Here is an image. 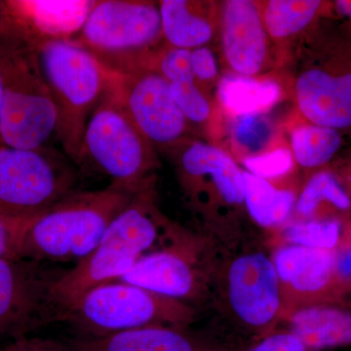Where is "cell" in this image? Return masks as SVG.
Here are the masks:
<instances>
[{
	"instance_id": "1",
	"label": "cell",
	"mask_w": 351,
	"mask_h": 351,
	"mask_svg": "<svg viewBox=\"0 0 351 351\" xmlns=\"http://www.w3.org/2000/svg\"><path fill=\"white\" fill-rule=\"evenodd\" d=\"M158 223L151 179L110 223L91 254L53 284L49 294L52 322L88 291L119 280L149 253L158 239Z\"/></svg>"
},
{
	"instance_id": "2",
	"label": "cell",
	"mask_w": 351,
	"mask_h": 351,
	"mask_svg": "<svg viewBox=\"0 0 351 351\" xmlns=\"http://www.w3.org/2000/svg\"><path fill=\"white\" fill-rule=\"evenodd\" d=\"M138 189L112 182L98 191L71 193L27 223L18 258L46 263L80 262L96 248Z\"/></svg>"
},
{
	"instance_id": "3",
	"label": "cell",
	"mask_w": 351,
	"mask_h": 351,
	"mask_svg": "<svg viewBox=\"0 0 351 351\" xmlns=\"http://www.w3.org/2000/svg\"><path fill=\"white\" fill-rule=\"evenodd\" d=\"M36 52L57 112L56 137L80 166L88 121L114 73L75 39L41 43Z\"/></svg>"
},
{
	"instance_id": "4",
	"label": "cell",
	"mask_w": 351,
	"mask_h": 351,
	"mask_svg": "<svg viewBox=\"0 0 351 351\" xmlns=\"http://www.w3.org/2000/svg\"><path fill=\"white\" fill-rule=\"evenodd\" d=\"M297 53L293 93L308 123L351 127V40L309 29Z\"/></svg>"
},
{
	"instance_id": "5",
	"label": "cell",
	"mask_w": 351,
	"mask_h": 351,
	"mask_svg": "<svg viewBox=\"0 0 351 351\" xmlns=\"http://www.w3.org/2000/svg\"><path fill=\"white\" fill-rule=\"evenodd\" d=\"M3 104L0 142L32 149L56 135L57 112L34 47L21 41L0 43Z\"/></svg>"
},
{
	"instance_id": "6",
	"label": "cell",
	"mask_w": 351,
	"mask_h": 351,
	"mask_svg": "<svg viewBox=\"0 0 351 351\" xmlns=\"http://www.w3.org/2000/svg\"><path fill=\"white\" fill-rule=\"evenodd\" d=\"M75 40L117 75L144 69L165 45L158 2L97 1Z\"/></svg>"
},
{
	"instance_id": "7",
	"label": "cell",
	"mask_w": 351,
	"mask_h": 351,
	"mask_svg": "<svg viewBox=\"0 0 351 351\" xmlns=\"http://www.w3.org/2000/svg\"><path fill=\"white\" fill-rule=\"evenodd\" d=\"M85 161L110 177L113 184L134 189L152 179L158 164L156 147L126 110L117 73L88 121L80 166Z\"/></svg>"
},
{
	"instance_id": "8",
	"label": "cell",
	"mask_w": 351,
	"mask_h": 351,
	"mask_svg": "<svg viewBox=\"0 0 351 351\" xmlns=\"http://www.w3.org/2000/svg\"><path fill=\"white\" fill-rule=\"evenodd\" d=\"M77 181V165L64 152L1 145L0 218L29 223L75 193Z\"/></svg>"
},
{
	"instance_id": "9",
	"label": "cell",
	"mask_w": 351,
	"mask_h": 351,
	"mask_svg": "<svg viewBox=\"0 0 351 351\" xmlns=\"http://www.w3.org/2000/svg\"><path fill=\"white\" fill-rule=\"evenodd\" d=\"M168 300L144 288L114 281L88 291L56 322L66 323L82 335V339L160 327L156 325L158 321L177 316V307Z\"/></svg>"
},
{
	"instance_id": "10",
	"label": "cell",
	"mask_w": 351,
	"mask_h": 351,
	"mask_svg": "<svg viewBox=\"0 0 351 351\" xmlns=\"http://www.w3.org/2000/svg\"><path fill=\"white\" fill-rule=\"evenodd\" d=\"M48 263L0 258V339L20 338L52 323L51 288L63 272Z\"/></svg>"
},
{
	"instance_id": "11",
	"label": "cell",
	"mask_w": 351,
	"mask_h": 351,
	"mask_svg": "<svg viewBox=\"0 0 351 351\" xmlns=\"http://www.w3.org/2000/svg\"><path fill=\"white\" fill-rule=\"evenodd\" d=\"M117 87L131 119L157 149H169L188 138V121L160 73L144 69L117 75Z\"/></svg>"
},
{
	"instance_id": "12",
	"label": "cell",
	"mask_w": 351,
	"mask_h": 351,
	"mask_svg": "<svg viewBox=\"0 0 351 351\" xmlns=\"http://www.w3.org/2000/svg\"><path fill=\"white\" fill-rule=\"evenodd\" d=\"M217 36L228 73L256 77L269 68L274 43L263 25L258 1L219 2Z\"/></svg>"
},
{
	"instance_id": "13",
	"label": "cell",
	"mask_w": 351,
	"mask_h": 351,
	"mask_svg": "<svg viewBox=\"0 0 351 351\" xmlns=\"http://www.w3.org/2000/svg\"><path fill=\"white\" fill-rule=\"evenodd\" d=\"M96 2L7 0L18 38L36 49L47 41L75 39Z\"/></svg>"
},
{
	"instance_id": "14",
	"label": "cell",
	"mask_w": 351,
	"mask_h": 351,
	"mask_svg": "<svg viewBox=\"0 0 351 351\" xmlns=\"http://www.w3.org/2000/svg\"><path fill=\"white\" fill-rule=\"evenodd\" d=\"M230 304L248 324L262 326L278 309V274L271 262L262 255L244 256L232 263L228 276Z\"/></svg>"
},
{
	"instance_id": "15",
	"label": "cell",
	"mask_w": 351,
	"mask_h": 351,
	"mask_svg": "<svg viewBox=\"0 0 351 351\" xmlns=\"http://www.w3.org/2000/svg\"><path fill=\"white\" fill-rule=\"evenodd\" d=\"M168 151L174 154L181 178L209 182L226 204L244 202L243 171L221 147L188 137Z\"/></svg>"
},
{
	"instance_id": "16",
	"label": "cell",
	"mask_w": 351,
	"mask_h": 351,
	"mask_svg": "<svg viewBox=\"0 0 351 351\" xmlns=\"http://www.w3.org/2000/svg\"><path fill=\"white\" fill-rule=\"evenodd\" d=\"M164 43L181 49L208 46L217 36L218 2L195 0L158 1Z\"/></svg>"
},
{
	"instance_id": "17",
	"label": "cell",
	"mask_w": 351,
	"mask_h": 351,
	"mask_svg": "<svg viewBox=\"0 0 351 351\" xmlns=\"http://www.w3.org/2000/svg\"><path fill=\"white\" fill-rule=\"evenodd\" d=\"M117 281L170 299L188 297L195 288L191 263L175 251L147 253Z\"/></svg>"
},
{
	"instance_id": "18",
	"label": "cell",
	"mask_w": 351,
	"mask_h": 351,
	"mask_svg": "<svg viewBox=\"0 0 351 351\" xmlns=\"http://www.w3.org/2000/svg\"><path fill=\"white\" fill-rule=\"evenodd\" d=\"M217 101L226 114L233 119L250 115L265 114L282 97V87L267 76H221L216 86Z\"/></svg>"
},
{
	"instance_id": "19",
	"label": "cell",
	"mask_w": 351,
	"mask_h": 351,
	"mask_svg": "<svg viewBox=\"0 0 351 351\" xmlns=\"http://www.w3.org/2000/svg\"><path fill=\"white\" fill-rule=\"evenodd\" d=\"M265 29L272 43L287 44L304 36L331 3L320 0L258 1Z\"/></svg>"
},
{
	"instance_id": "20",
	"label": "cell",
	"mask_w": 351,
	"mask_h": 351,
	"mask_svg": "<svg viewBox=\"0 0 351 351\" xmlns=\"http://www.w3.org/2000/svg\"><path fill=\"white\" fill-rule=\"evenodd\" d=\"M292 335L309 350L351 345V314L324 307L304 309L291 323Z\"/></svg>"
},
{
	"instance_id": "21",
	"label": "cell",
	"mask_w": 351,
	"mask_h": 351,
	"mask_svg": "<svg viewBox=\"0 0 351 351\" xmlns=\"http://www.w3.org/2000/svg\"><path fill=\"white\" fill-rule=\"evenodd\" d=\"M334 265V256L326 249L285 247L276 257L278 276L302 292H314L326 285Z\"/></svg>"
},
{
	"instance_id": "22",
	"label": "cell",
	"mask_w": 351,
	"mask_h": 351,
	"mask_svg": "<svg viewBox=\"0 0 351 351\" xmlns=\"http://www.w3.org/2000/svg\"><path fill=\"white\" fill-rule=\"evenodd\" d=\"M73 348L75 351H199L181 332L161 326L82 339Z\"/></svg>"
},
{
	"instance_id": "23",
	"label": "cell",
	"mask_w": 351,
	"mask_h": 351,
	"mask_svg": "<svg viewBox=\"0 0 351 351\" xmlns=\"http://www.w3.org/2000/svg\"><path fill=\"white\" fill-rule=\"evenodd\" d=\"M244 202L252 218L263 226H277L290 216L295 206L293 191L272 186L267 180L243 171Z\"/></svg>"
},
{
	"instance_id": "24",
	"label": "cell",
	"mask_w": 351,
	"mask_h": 351,
	"mask_svg": "<svg viewBox=\"0 0 351 351\" xmlns=\"http://www.w3.org/2000/svg\"><path fill=\"white\" fill-rule=\"evenodd\" d=\"M341 147V135L335 129L304 121L290 134V151L301 167L317 168L330 162Z\"/></svg>"
},
{
	"instance_id": "25",
	"label": "cell",
	"mask_w": 351,
	"mask_h": 351,
	"mask_svg": "<svg viewBox=\"0 0 351 351\" xmlns=\"http://www.w3.org/2000/svg\"><path fill=\"white\" fill-rule=\"evenodd\" d=\"M329 202L339 210H348L351 206L350 196L336 176L328 171L316 173L306 182L297 200V211L302 216L313 215L320 203Z\"/></svg>"
},
{
	"instance_id": "26",
	"label": "cell",
	"mask_w": 351,
	"mask_h": 351,
	"mask_svg": "<svg viewBox=\"0 0 351 351\" xmlns=\"http://www.w3.org/2000/svg\"><path fill=\"white\" fill-rule=\"evenodd\" d=\"M171 94L189 125H204L213 113L209 95L195 80L170 83Z\"/></svg>"
},
{
	"instance_id": "27",
	"label": "cell",
	"mask_w": 351,
	"mask_h": 351,
	"mask_svg": "<svg viewBox=\"0 0 351 351\" xmlns=\"http://www.w3.org/2000/svg\"><path fill=\"white\" fill-rule=\"evenodd\" d=\"M341 226L337 219L311 221L294 223L284 230V237L289 241L308 248L330 250L336 246L339 239Z\"/></svg>"
},
{
	"instance_id": "28",
	"label": "cell",
	"mask_w": 351,
	"mask_h": 351,
	"mask_svg": "<svg viewBox=\"0 0 351 351\" xmlns=\"http://www.w3.org/2000/svg\"><path fill=\"white\" fill-rule=\"evenodd\" d=\"M191 51L165 44L152 55L145 69L157 71L169 83L195 80L191 71Z\"/></svg>"
},
{
	"instance_id": "29",
	"label": "cell",
	"mask_w": 351,
	"mask_h": 351,
	"mask_svg": "<svg viewBox=\"0 0 351 351\" xmlns=\"http://www.w3.org/2000/svg\"><path fill=\"white\" fill-rule=\"evenodd\" d=\"M292 152L285 147H277L255 156L244 157L247 172L262 179H272L287 174L294 164Z\"/></svg>"
},
{
	"instance_id": "30",
	"label": "cell",
	"mask_w": 351,
	"mask_h": 351,
	"mask_svg": "<svg viewBox=\"0 0 351 351\" xmlns=\"http://www.w3.org/2000/svg\"><path fill=\"white\" fill-rule=\"evenodd\" d=\"M233 138L240 147L251 152L250 156L260 154L263 144L267 142L269 125L265 114L250 115L234 119Z\"/></svg>"
},
{
	"instance_id": "31",
	"label": "cell",
	"mask_w": 351,
	"mask_h": 351,
	"mask_svg": "<svg viewBox=\"0 0 351 351\" xmlns=\"http://www.w3.org/2000/svg\"><path fill=\"white\" fill-rule=\"evenodd\" d=\"M191 71L198 86L209 95V89L218 84V60L209 46L196 48L191 51Z\"/></svg>"
},
{
	"instance_id": "32",
	"label": "cell",
	"mask_w": 351,
	"mask_h": 351,
	"mask_svg": "<svg viewBox=\"0 0 351 351\" xmlns=\"http://www.w3.org/2000/svg\"><path fill=\"white\" fill-rule=\"evenodd\" d=\"M27 223L0 218V258H19L18 250Z\"/></svg>"
},
{
	"instance_id": "33",
	"label": "cell",
	"mask_w": 351,
	"mask_h": 351,
	"mask_svg": "<svg viewBox=\"0 0 351 351\" xmlns=\"http://www.w3.org/2000/svg\"><path fill=\"white\" fill-rule=\"evenodd\" d=\"M0 351H75L73 348L51 339L24 336L9 339L0 346Z\"/></svg>"
},
{
	"instance_id": "34",
	"label": "cell",
	"mask_w": 351,
	"mask_h": 351,
	"mask_svg": "<svg viewBox=\"0 0 351 351\" xmlns=\"http://www.w3.org/2000/svg\"><path fill=\"white\" fill-rule=\"evenodd\" d=\"M248 351H309L299 339L292 334H278L263 339Z\"/></svg>"
},
{
	"instance_id": "35",
	"label": "cell",
	"mask_w": 351,
	"mask_h": 351,
	"mask_svg": "<svg viewBox=\"0 0 351 351\" xmlns=\"http://www.w3.org/2000/svg\"><path fill=\"white\" fill-rule=\"evenodd\" d=\"M20 41L16 34L12 14L7 0H0V43Z\"/></svg>"
},
{
	"instance_id": "36",
	"label": "cell",
	"mask_w": 351,
	"mask_h": 351,
	"mask_svg": "<svg viewBox=\"0 0 351 351\" xmlns=\"http://www.w3.org/2000/svg\"><path fill=\"white\" fill-rule=\"evenodd\" d=\"M335 13L351 24V0H337L332 4Z\"/></svg>"
},
{
	"instance_id": "37",
	"label": "cell",
	"mask_w": 351,
	"mask_h": 351,
	"mask_svg": "<svg viewBox=\"0 0 351 351\" xmlns=\"http://www.w3.org/2000/svg\"><path fill=\"white\" fill-rule=\"evenodd\" d=\"M2 104H3V84H2L1 75H0V114H1ZM0 142V145H1Z\"/></svg>"
}]
</instances>
